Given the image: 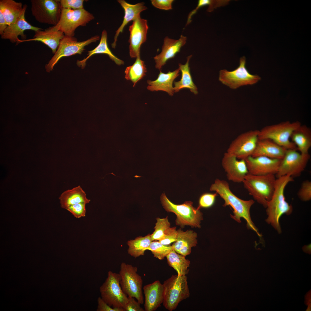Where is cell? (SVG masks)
<instances>
[{
  "label": "cell",
  "mask_w": 311,
  "mask_h": 311,
  "mask_svg": "<svg viewBox=\"0 0 311 311\" xmlns=\"http://www.w3.org/2000/svg\"><path fill=\"white\" fill-rule=\"evenodd\" d=\"M210 190L215 191L224 201L223 206H230L233 210V214L231 217L237 222H241L240 219L243 218L246 221L248 229L255 231L259 237L261 235L251 220L250 214L251 207L255 202L253 200H245L238 198L230 190L229 185L226 181L216 179L210 187Z\"/></svg>",
  "instance_id": "obj_1"
},
{
  "label": "cell",
  "mask_w": 311,
  "mask_h": 311,
  "mask_svg": "<svg viewBox=\"0 0 311 311\" xmlns=\"http://www.w3.org/2000/svg\"><path fill=\"white\" fill-rule=\"evenodd\" d=\"M293 181V178L289 175L276 178L274 193L266 207L268 217L266 221L279 233L281 232L279 223L281 216L284 214L289 215L293 211L292 205L285 200L284 191L287 185Z\"/></svg>",
  "instance_id": "obj_2"
},
{
  "label": "cell",
  "mask_w": 311,
  "mask_h": 311,
  "mask_svg": "<svg viewBox=\"0 0 311 311\" xmlns=\"http://www.w3.org/2000/svg\"><path fill=\"white\" fill-rule=\"evenodd\" d=\"M162 204L168 212L174 213L177 216L176 224L183 228L185 225L192 227L200 228L201 222L203 220V214L200 209L193 206V202L186 201L181 204H176L171 202L164 193L160 197Z\"/></svg>",
  "instance_id": "obj_3"
},
{
  "label": "cell",
  "mask_w": 311,
  "mask_h": 311,
  "mask_svg": "<svg viewBox=\"0 0 311 311\" xmlns=\"http://www.w3.org/2000/svg\"><path fill=\"white\" fill-rule=\"evenodd\" d=\"M276 179L275 175L273 174L262 175L247 174L242 183L249 194L266 208L274 193Z\"/></svg>",
  "instance_id": "obj_4"
},
{
  "label": "cell",
  "mask_w": 311,
  "mask_h": 311,
  "mask_svg": "<svg viewBox=\"0 0 311 311\" xmlns=\"http://www.w3.org/2000/svg\"><path fill=\"white\" fill-rule=\"evenodd\" d=\"M300 122L287 121L266 126L259 130V139H268L287 149H297L290 140L293 132L301 125Z\"/></svg>",
  "instance_id": "obj_5"
},
{
  "label": "cell",
  "mask_w": 311,
  "mask_h": 311,
  "mask_svg": "<svg viewBox=\"0 0 311 311\" xmlns=\"http://www.w3.org/2000/svg\"><path fill=\"white\" fill-rule=\"evenodd\" d=\"M163 304L167 310H175L179 303L190 295L186 275H173L164 281Z\"/></svg>",
  "instance_id": "obj_6"
},
{
  "label": "cell",
  "mask_w": 311,
  "mask_h": 311,
  "mask_svg": "<svg viewBox=\"0 0 311 311\" xmlns=\"http://www.w3.org/2000/svg\"><path fill=\"white\" fill-rule=\"evenodd\" d=\"M119 273L109 271L105 281L99 288L102 299L113 308H123L128 301V296L123 291Z\"/></svg>",
  "instance_id": "obj_7"
},
{
  "label": "cell",
  "mask_w": 311,
  "mask_h": 311,
  "mask_svg": "<svg viewBox=\"0 0 311 311\" xmlns=\"http://www.w3.org/2000/svg\"><path fill=\"white\" fill-rule=\"evenodd\" d=\"M137 271L136 267L124 262L122 263L119 273L120 276V285L125 294L134 297L142 304L144 302L143 280Z\"/></svg>",
  "instance_id": "obj_8"
},
{
  "label": "cell",
  "mask_w": 311,
  "mask_h": 311,
  "mask_svg": "<svg viewBox=\"0 0 311 311\" xmlns=\"http://www.w3.org/2000/svg\"><path fill=\"white\" fill-rule=\"evenodd\" d=\"M98 35L93 36L88 39L78 41L74 37L65 35L60 41L54 55L45 66L47 72L52 71L55 65L62 57H67L76 54H81L85 50V48L90 44L95 42L100 39Z\"/></svg>",
  "instance_id": "obj_9"
},
{
  "label": "cell",
  "mask_w": 311,
  "mask_h": 311,
  "mask_svg": "<svg viewBox=\"0 0 311 311\" xmlns=\"http://www.w3.org/2000/svg\"><path fill=\"white\" fill-rule=\"evenodd\" d=\"M94 19L93 15L84 9L73 10L62 8L60 20L56 25L65 35L74 37L77 27L86 26Z\"/></svg>",
  "instance_id": "obj_10"
},
{
  "label": "cell",
  "mask_w": 311,
  "mask_h": 311,
  "mask_svg": "<svg viewBox=\"0 0 311 311\" xmlns=\"http://www.w3.org/2000/svg\"><path fill=\"white\" fill-rule=\"evenodd\" d=\"M246 58L244 56L240 58L239 66L235 70L229 71L225 69L220 70L219 80L223 84L232 89H236L240 87L252 85L260 80L261 77L257 75L251 74L246 69Z\"/></svg>",
  "instance_id": "obj_11"
},
{
  "label": "cell",
  "mask_w": 311,
  "mask_h": 311,
  "mask_svg": "<svg viewBox=\"0 0 311 311\" xmlns=\"http://www.w3.org/2000/svg\"><path fill=\"white\" fill-rule=\"evenodd\" d=\"M31 10L38 22L56 25L59 22L62 8L59 0H31Z\"/></svg>",
  "instance_id": "obj_12"
},
{
  "label": "cell",
  "mask_w": 311,
  "mask_h": 311,
  "mask_svg": "<svg viewBox=\"0 0 311 311\" xmlns=\"http://www.w3.org/2000/svg\"><path fill=\"white\" fill-rule=\"evenodd\" d=\"M297 149H287L283 158L281 160L276 178L289 175L293 178L299 176L305 170L310 159V154H302Z\"/></svg>",
  "instance_id": "obj_13"
},
{
  "label": "cell",
  "mask_w": 311,
  "mask_h": 311,
  "mask_svg": "<svg viewBox=\"0 0 311 311\" xmlns=\"http://www.w3.org/2000/svg\"><path fill=\"white\" fill-rule=\"evenodd\" d=\"M259 130H251L238 135L231 143L227 152L239 160L251 156L259 139Z\"/></svg>",
  "instance_id": "obj_14"
},
{
  "label": "cell",
  "mask_w": 311,
  "mask_h": 311,
  "mask_svg": "<svg viewBox=\"0 0 311 311\" xmlns=\"http://www.w3.org/2000/svg\"><path fill=\"white\" fill-rule=\"evenodd\" d=\"M148 29L147 20L141 18L140 16L133 20L130 26L128 42L129 54L131 58H136L140 55L141 46L146 41Z\"/></svg>",
  "instance_id": "obj_15"
},
{
  "label": "cell",
  "mask_w": 311,
  "mask_h": 311,
  "mask_svg": "<svg viewBox=\"0 0 311 311\" xmlns=\"http://www.w3.org/2000/svg\"><path fill=\"white\" fill-rule=\"evenodd\" d=\"M281 160L263 156H250L245 160L248 170V174L262 175L270 174L275 175L278 171Z\"/></svg>",
  "instance_id": "obj_16"
},
{
  "label": "cell",
  "mask_w": 311,
  "mask_h": 311,
  "mask_svg": "<svg viewBox=\"0 0 311 311\" xmlns=\"http://www.w3.org/2000/svg\"><path fill=\"white\" fill-rule=\"evenodd\" d=\"M221 165L228 179L234 182L242 183L248 170L245 160H238L227 152L223 155Z\"/></svg>",
  "instance_id": "obj_17"
},
{
  "label": "cell",
  "mask_w": 311,
  "mask_h": 311,
  "mask_svg": "<svg viewBox=\"0 0 311 311\" xmlns=\"http://www.w3.org/2000/svg\"><path fill=\"white\" fill-rule=\"evenodd\" d=\"M187 40V37L182 35L177 40L166 36L164 39L161 53L154 58L156 68L161 71L167 61L173 58L179 52L181 48L186 43Z\"/></svg>",
  "instance_id": "obj_18"
},
{
  "label": "cell",
  "mask_w": 311,
  "mask_h": 311,
  "mask_svg": "<svg viewBox=\"0 0 311 311\" xmlns=\"http://www.w3.org/2000/svg\"><path fill=\"white\" fill-rule=\"evenodd\" d=\"M145 297L144 304L145 311H154L163 303L164 288L159 280L145 285L143 288Z\"/></svg>",
  "instance_id": "obj_19"
},
{
  "label": "cell",
  "mask_w": 311,
  "mask_h": 311,
  "mask_svg": "<svg viewBox=\"0 0 311 311\" xmlns=\"http://www.w3.org/2000/svg\"><path fill=\"white\" fill-rule=\"evenodd\" d=\"M33 38L24 40H18V44L23 42L37 41H40L50 48L54 54L58 48L60 41L65 36L56 25L49 27L44 30H39L34 31Z\"/></svg>",
  "instance_id": "obj_20"
},
{
  "label": "cell",
  "mask_w": 311,
  "mask_h": 311,
  "mask_svg": "<svg viewBox=\"0 0 311 311\" xmlns=\"http://www.w3.org/2000/svg\"><path fill=\"white\" fill-rule=\"evenodd\" d=\"M25 11L14 23L8 25L1 38L3 39H8L12 43L18 45V36H20L22 40H26V36L24 33L26 30H31L34 31L41 28L31 25L26 20L25 17Z\"/></svg>",
  "instance_id": "obj_21"
},
{
  "label": "cell",
  "mask_w": 311,
  "mask_h": 311,
  "mask_svg": "<svg viewBox=\"0 0 311 311\" xmlns=\"http://www.w3.org/2000/svg\"><path fill=\"white\" fill-rule=\"evenodd\" d=\"M117 1L124 9V15L122 24L115 32L114 41L111 44V46L113 48H115L118 37L120 33L122 32L125 26L129 22L133 21L140 16L141 13L147 9L143 2L132 4L124 0H118Z\"/></svg>",
  "instance_id": "obj_22"
},
{
  "label": "cell",
  "mask_w": 311,
  "mask_h": 311,
  "mask_svg": "<svg viewBox=\"0 0 311 311\" xmlns=\"http://www.w3.org/2000/svg\"><path fill=\"white\" fill-rule=\"evenodd\" d=\"M287 150L270 139H259L255 150L251 156L253 157L263 156L272 159L281 160L284 157Z\"/></svg>",
  "instance_id": "obj_23"
},
{
  "label": "cell",
  "mask_w": 311,
  "mask_h": 311,
  "mask_svg": "<svg viewBox=\"0 0 311 311\" xmlns=\"http://www.w3.org/2000/svg\"><path fill=\"white\" fill-rule=\"evenodd\" d=\"M179 68L172 72L165 73L160 71L157 78L154 81L147 80V90L151 91H162L167 92L170 96L173 95L172 84L174 80L179 75Z\"/></svg>",
  "instance_id": "obj_24"
},
{
  "label": "cell",
  "mask_w": 311,
  "mask_h": 311,
  "mask_svg": "<svg viewBox=\"0 0 311 311\" xmlns=\"http://www.w3.org/2000/svg\"><path fill=\"white\" fill-rule=\"evenodd\" d=\"M177 231V239L172 246V249L177 253L185 257L190 254L192 247L196 246L197 234L191 230L184 232L181 228Z\"/></svg>",
  "instance_id": "obj_25"
},
{
  "label": "cell",
  "mask_w": 311,
  "mask_h": 311,
  "mask_svg": "<svg viewBox=\"0 0 311 311\" xmlns=\"http://www.w3.org/2000/svg\"><path fill=\"white\" fill-rule=\"evenodd\" d=\"M27 5L13 0H0V11L3 14L8 25L14 22L26 11Z\"/></svg>",
  "instance_id": "obj_26"
},
{
  "label": "cell",
  "mask_w": 311,
  "mask_h": 311,
  "mask_svg": "<svg viewBox=\"0 0 311 311\" xmlns=\"http://www.w3.org/2000/svg\"><path fill=\"white\" fill-rule=\"evenodd\" d=\"M290 139L300 153H309L311 147V130L309 127L301 124L293 132Z\"/></svg>",
  "instance_id": "obj_27"
},
{
  "label": "cell",
  "mask_w": 311,
  "mask_h": 311,
  "mask_svg": "<svg viewBox=\"0 0 311 311\" xmlns=\"http://www.w3.org/2000/svg\"><path fill=\"white\" fill-rule=\"evenodd\" d=\"M107 31L103 30L102 32L99 44L94 49L88 51L87 56L81 60H77V64L82 69L85 68L87 60L92 55L96 54H103L107 55L117 65H124V61L115 56L109 48L107 42Z\"/></svg>",
  "instance_id": "obj_28"
},
{
  "label": "cell",
  "mask_w": 311,
  "mask_h": 311,
  "mask_svg": "<svg viewBox=\"0 0 311 311\" xmlns=\"http://www.w3.org/2000/svg\"><path fill=\"white\" fill-rule=\"evenodd\" d=\"M59 198L61 207L66 209L72 205L80 203L87 204L90 201L87 198L86 193L80 185L64 191Z\"/></svg>",
  "instance_id": "obj_29"
},
{
  "label": "cell",
  "mask_w": 311,
  "mask_h": 311,
  "mask_svg": "<svg viewBox=\"0 0 311 311\" xmlns=\"http://www.w3.org/2000/svg\"><path fill=\"white\" fill-rule=\"evenodd\" d=\"M192 56V55H190L187 58L185 64H179V68L181 73V78L180 81L174 82V92H178L183 88H187L195 95L198 93V88L193 81L190 73L189 62Z\"/></svg>",
  "instance_id": "obj_30"
},
{
  "label": "cell",
  "mask_w": 311,
  "mask_h": 311,
  "mask_svg": "<svg viewBox=\"0 0 311 311\" xmlns=\"http://www.w3.org/2000/svg\"><path fill=\"white\" fill-rule=\"evenodd\" d=\"M147 72L144 62L141 60L140 55L136 58L133 64L127 67L125 71V79L131 81L134 87L136 83L143 78Z\"/></svg>",
  "instance_id": "obj_31"
},
{
  "label": "cell",
  "mask_w": 311,
  "mask_h": 311,
  "mask_svg": "<svg viewBox=\"0 0 311 311\" xmlns=\"http://www.w3.org/2000/svg\"><path fill=\"white\" fill-rule=\"evenodd\" d=\"M166 257L168 265L177 272L178 275H186L188 274L189 270L188 268L189 267L190 262L185 259V257L172 249Z\"/></svg>",
  "instance_id": "obj_32"
},
{
  "label": "cell",
  "mask_w": 311,
  "mask_h": 311,
  "mask_svg": "<svg viewBox=\"0 0 311 311\" xmlns=\"http://www.w3.org/2000/svg\"><path fill=\"white\" fill-rule=\"evenodd\" d=\"M152 241L151 234H149L144 237L139 236L134 240L128 241V253L135 258L143 255Z\"/></svg>",
  "instance_id": "obj_33"
},
{
  "label": "cell",
  "mask_w": 311,
  "mask_h": 311,
  "mask_svg": "<svg viewBox=\"0 0 311 311\" xmlns=\"http://www.w3.org/2000/svg\"><path fill=\"white\" fill-rule=\"evenodd\" d=\"M172 250V246L164 245L159 241H152L147 250L150 251L154 257L162 260Z\"/></svg>",
  "instance_id": "obj_34"
},
{
  "label": "cell",
  "mask_w": 311,
  "mask_h": 311,
  "mask_svg": "<svg viewBox=\"0 0 311 311\" xmlns=\"http://www.w3.org/2000/svg\"><path fill=\"white\" fill-rule=\"evenodd\" d=\"M157 222L154 227V231L151 234L152 241L159 240L164 236V233L168 228L170 227V223L169 222L168 217L156 218Z\"/></svg>",
  "instance_id": "obj_35"
},
{
  "label": "cell",
  "mask_w": 311,
  "mask_h": 311,
  "mask_svg": "<svg viewBox=\"0 0 311 311\" xmlns=\"http://www.w3.org/2000/svg\"><path fill=\"white\" fill-rule=\"evenodd\" d=\"M218 195L216 192L203 194L199 198V206L197 208L200 209V208H206L211 207L214 204L216 197Z\"/></svg>",
  "instance_id": "obj_36"
},
{
  "label": "cell",
  "mask_w": 311,
  "mask_h": 311,
  "mask_svg": "<svg viewBox=\"0 0 311 311\" xmlns=\"http://www.w3.org/2000/svg\"><path fill=\"white\" fill-rule=\"evenodd\" d=\"M297 195L303 201H309L311 199V182L305 180L302 183L297 193Z\"/></svg>",
  "instance_id": "obj_37"
},
{
  "label": "cell",
  "mask_w": 311,
  "mask_h": 311,
  "mask_svg": "<svg viewBox=\"0 0 311 311\" xmlns=\"http://www.w3.org/2000/svg\"><path fill=\"white\" fill-rule=\"evenodd\" d=\"M176 227H169L166 231L163 237L159 241L162 244L168 245L172 242H174L177 239V231Z\"/></svg>",
  "instance_id": "obj_38"
},
{
  "label": "cell",
  "mask_w": 311,
  "mask_h": 311,
  "mask_svg": "<svg viewBox=\"0 0 311 311\" xmlns=\"http://www.w3.org/2000/svg\"><path fill=\"white\" fill-rule=\"evenodd\" d=\"M86 204L84 203L74 204L69 206L66 210L71 213L75 217L79 218L86 216Z\"/></svg>",
  "instance_id": "obj_39"
},
{
  "label": "cell",
  "mask_w": 311,
  "mask_h": 311,
  "mask_svg": "<svg viewBox=\"0 0 311 311\" xmlns=\"http://www.w3.org/2000/svg\"><path fill=\"white\" fill-rule=\"evenodd\" d=\"M62 8L73 10L84 9V0H59Z\"/></svg>",
  "instance_id": "obj_40"
},
{
  "label": "cell",
  "mask_w": 311,
  "mask_h": 311,
  "mask_svg": "<svg viewBox=\"0 0 311 311\" xmlns=\"http://www.w3.org/2000/svg\"><path fill=\"white\" fill-rule=\"evenodd\" d=\"M141 304L134 297L128 296V301L123 308L124 311H145Z\"/></svg>",
  "instance_id": "obj_41"
},
{
  "label": "cell",
  "mask_w": 311,
  "mask_h": 311,
  "mask_svg": "<svg viewBox=\"0 0 311 311\" xmlns=\"http://www.w3.org/2000/svg\"><path fill=\"white\" fill-rule=\"evenodd\" d=\"M173 0H152V5L156 8L164 10H171Z\"/></svg>",
  "instance_id": "obj_42"
},
{
  "label": "cell",
  "mask_w": 311,
  "mask_h": 311,
  "mask_svg": "<svg viewBox=\"0 0 311 311\" xmlns=\"http://www.w3.org/2000/svg\"><path fill=\"white\" fill-rule=\"evenodd\" d=\"M97 303V311H124V310L122 308L111 307L106 303L101 297L98 298Z\"/></svg>",
  "instance_id": "obj_43"
},
{
  "label": "cell",
  "mask_w": 311,
  "mask_h": 311,
  "mask_svg": "<svg viewBox=\"0 0 311 311\" xmlns=\"http://www.w3.org/2000/svg\"><path fill=\"white\" fill-rule=\"evenodd\" d=\"M213 2V1L210 0H199L197 5L196 8L191 11L189 14L188 16L187 22L188 23H190L191 22V19L192 16L196 13L199 8L206 5H208L211 6Z\"/></svg>",
  "instance_id": "obj_44"
},
{
  "label": "cell",
  "mask_w": 311,
  "mask_h": 311,
  "mask_svg": "<svg viewBox=\"0 0 311 311\" xmlns=\"http://www.w3.org/2000/svg\"><path fill=\"white\" fill-rule=\"evenodd\" d=\"M8 25L3 13L0 11V35L3 33Z\"/></svg>",
  "instance_id": "obj_45"
}]
</instances>
